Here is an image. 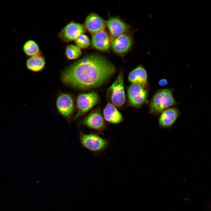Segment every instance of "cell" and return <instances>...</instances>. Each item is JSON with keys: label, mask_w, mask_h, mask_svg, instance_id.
Wrapping results in <instances>:
<instances>
[{"label": "cell", "mask_w": 211, "mask_h": 211, "mask_svg": "<svg viewBox=\"0 0 211 211\" xmlns=\"http://www.w3.org/2000/svg\"><path fill=\"white\" fill-rule=\"evenodd\" d=\"M115 68L99 55L85 56L67 68L61 78L64 84L75 88L87 89L98 86L115 72Z\"/></svg>", "instance_id": "cell-1"}, {"label": "cell", "mask_w": 211, "mask_h": 211, "mask_svg": "<svg viewBox=\"0 0 211 211\" xmlns=\"http://www.w3.org/2000/svg\"><path fill=\"white\" fill-rule=\"evenodd\" d=\"M173 92V89L170 88L160 89L156 91L149 103V113L158 115L165 109L176 104Z\"/></svg>", "instance_id": "cell-2"}, {"label": "cell", "mask_w": 211, "mask_h": 211, "mask_svg": "<svg viewBox=\"0 0 211 211\" xmlns=\"http://www.w3.org/2000/svg\"><path fill=\"white\" fill-rule=\"evenodd\" d=\"M107 98L116 106H122L125 101L123 73H119L117 77L107 91Z\"/></svg>", "instance_id": "cell-3"}, {"label": "cell", "mask_w": 211, "mask_h": 211, "mask_svg": "<svg viewBox=\"0 0 211 211\" xmlns=\"http://www.w3.org/2000/svg\"><path fill=\"white\" fill-rule=\"evenodd\" d=\"M127 102L129 105L139 108L148 101V87L132 84L127 89Z\"/></svg>", "instance_id": "cell-4"}, {"label": "cell", "mask_w": 211, "mask_h": 211, "mask_svg": "<svg viewBox=\"0 0 211 211\" xmlns=\"http://www.w3.org/2000/svg\"><path fill=\"white\" fill-rule=\"evenodd\" d=\"M80 142L85 148L94 153L103 151L107 147L108 140L94 133H80Z\"/></svg>", "instance_id": "cell-5"}, {"label": "cell", "mask_w": 211, "mask_h": 211, "mask_svg": "<svg viewBox=\"0 0 211 211\" xmlns=\"http://www.w3.org/2000/svg\"><path fill=\"white\" fill-rule=\"evenodd\" d=\"M98 100V95L95 92H90L79 95L76 100L77 112L74 117V119L86 114L96 104Z\"/></svg>", "instance_id": "cell-6"}, {"label": "cell", "mask_w": 211, "mask_h": 211, "mask_svg": "<svg viewBox=\"0 0 211 211\" xmlns=\"http://www.w3.org/2000/svg\"><path fill=\"white\" fill-rule=\"evenodd\" d=\"M84 25L74 21H71L61 30L58 34L61 40L64 42H69L75 39L86 31Z\"/></svg>", "instance_id": "cell-7"}, {"label": "cell", "mask_w": 211, "mask_h": 211, "mask_svg": "<svg viewBox=\"0 0 211 211\" xmlns=\"http://www.w3.org/2000/svg\"><path fill=\"white\" fill-rule=\"evenodd\" d=\"M133 43L132 35L126 33L115 38L111 42V46L115 53L123 56L131 49Z\"/></svg>", "instance_id": "cell-8"}, {"label": "cell", "mask_w": 211, "mask_h": 211, "mask_svg": "<svg viewBox=\"0 0 211 211\" xmlns=\"http://www.w3.org/2000/svg\"><path fill=\"white\" fill-rule=\"evenodd\" d=\"M81 124L101 134L106 129L103 118L98 110H95L90 113L82 120Z\"/></svg>", "instance_id": "cell-9"}, {"label": "cell", "mask_w": 211, "mask_h": 211, "mask_svg": "<svg viewBox=\"0 0 211 211\" xmlns=\"http://www.w3.org/2000/svg\"><path fill=\"white\" fill-rule=\"evenodd\" d=\"M180 114L179 109L176 107H170L165 109L159 115L158 119L159 126L162 128L171 127Z\"/></svg>", "instance_id": "cell-10"}, {"label": "cell", "mask_w": 211, "mask_h": 211, "mask_svg": "<svg viewBox=\"0 0 211 211\" xmlns=\"http://www.w3.org/2000/svg\"><path fill=\"white\" fill-rule=\"evenodd\" d=\"M57 108L64 117L69 119L73 111L74 105L72 97L69 94L63 93L59 96L56 102Z\"/></svg>", "instance_id": "cell-11"}, {"label": "cell", "mask_w": 211, "mask_h": 211, "mask_svg": "<svg viewBox=\"0 0 211 211\" xmlns=\"http://www.w3.org/2000/svg\"><path fill=\"white\" fill-rule=\"evenodd\" d=\"M106 25L110 35L115 38L126 33L130 28L128 24L117 17L109 18Z\"/></svg>", "instance_id": "cell-12"}, {"label": "cell", "mask_w": 211, "mask_h": 211, "mask_svg": "<svg viewBox=\"0 0 211 211\" xmlns=\"http://www.w3.org/2000/svg\"><path fill=\"white\" fill-rule=\"evenodd\" d=\"M111 42L109 35L104 30L92 34V45L94 48L98 50L107 51L111 45Z\"/></svg>", "instance_id": "cell-13"}, {"label": "cell", "mask_w": 211, "mask_h": 211, "mask_svg": "<svg viewBox=\"0 0 211 211\" xmlns=\"http://www.w3.org/2000/svg\"><path fill=\"white\" fill-rule=\"evenodd\" d=\"M106 25V21L95 13H91L87 16L84 25L86 28L92 34L103 30Z\"/></svg>", "instance_id": "cell-14"}, {"label": "cell", "mask_w": 211, "mask_h": 211, "mask_svg": "<svg viewBox=\"0 0 211 211\" xmlns=\"http://www.w3.org/2000/svg\"><path fill=\"white\" fill-rule=\"evenodd\" d=\"M148 74L146 69L140 64L129 73L128 79L132 84L148 87Z\"/></svg>", "instance_id": "cell-15"}, {"label": "cell", "mask_w": 211, "mask_h": 211, "mask_svg": "<svg viewBox=\"0 0 211 211\" xmlns=\"http://www.w3.org/2000/svg\"><path fill=\"white\" fill-rule=\"evenodd\" d=\"M104 119L106 121L113 124H118L123 120V117L113 104L107 103L103 111Z\"/></svg>", "instance_id": "cell-16"}, {"label": "cell", "mask_w": 211, "mask_h": 211, "mask_svg": "<svg viewBox=\"0 0 211 211\" xmlns=\"http://www.w3.org/2000/svg\"><path fill=\"white\" fill-rule=\"evenodd\" d=\"M45 64L44 58L40 54L30 57L26 62L27 68L31 71L35 72L43 69Z\"/></svg>", "instance_id": "cell-17"}, {"label": "cell", "mask_w": 211, "mask_h": 211, "mask_svg": "<svg viewBox=\"0 0 211 211\" xmlns=\"http://www.w3.org/2000/svg\"><path fill=\"white\" fill-rule=\"evenodd\" d=\"M23 50L25 54L28 56L31 57L40 54L39 47L33 40L26 41L23 45Z\"/></svg>", "instance_id": "cell-18"}, {"label": "cell", "mask_w": 211, "mask_h": 211, "mask_svg": "<svg viewBox=\"0 0 211 211\" xmlns=\"http://www.w3.org/2000/svg\"><path fill=\"white\" fill-rule=\"evenodd\" d=\"M81 51L79 47L72 44L66 47L65 52L66 57L70 60L78 58L81 56Z\"/></svg>", "instance_id": "cell-19"}, {"label": "cell", "mask_w": 211, "mask_h": 211, "mask_svg": "<svg viewBox=\"0 0 211 211\" xmlns=\"http://www.w3.org/2000/svg\"><path fill=\"white\" fill-rule=\"evenodd\" d=\"M75 42L76 46L81 48H86L90 44V41L89 37L84 34L78 36L75 39Z\"/></svg>", "instance_id": "cell-20"}, {"label": "cell", "mask_w": 211, "mask_h": 211, "mask_svg": "<svg viewBox=\"0 0 211 211\" xmlns=\"http://www.w3.org/2000/svg\"><path fill=\"white\" fill-rule=\"evenodd\" d=\"M168 83V81L165 79H160L158 82V84L161 86H165Z\"/></svg>", "instance_id": "cell-21"}]
</instances>
